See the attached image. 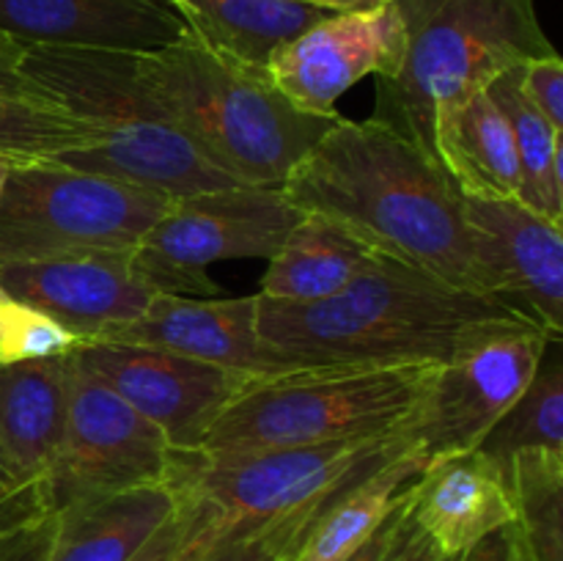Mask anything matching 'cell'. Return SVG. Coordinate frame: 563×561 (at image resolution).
I'll return each mask as SVG.
<instances>
[{
	"mask_svg": "<svg viewBox=\"0 0 563 561\" xmlns=\"http://www.w3.org/2000/svg\"><path fill=\"white\" fill-rule=\"evenodd\" d=\"M256 324L269 346L308 369L449 366L504 336L544 330L504 297L388 256L324 302L289 306L258 297Z\"/></svg>",
	"mask_w": 563,
	"mask_h": 561,
	"instance_id": "obj_1",
	"label": "cell"
},
{
	"mask_svg": "<svg viewBox=\"0 0 563 561\" xmlns=\"http://www.w3.org/2000/svg\"><path fill=\"white\" fill-rule=\"evenodd\" d=\"M280 190L300 212L335 220L383 256L493 295L473 253L465 196L383 121L341 119Z\"/></svg>",
	"mask_w": 563,
	"mask_h": 561,
	"instance_id": "obj_2",
	"label": "cell"
},
{
	"mask_svg": "<svg viewBox=\"0 0 563 561\" xmlns=\"http://www.w3.org/2000/svg\"><path fill=\"white\" fill-rule=\"evenodd\" d=\"M141 77L159 108L218 165L251 187H280L344 116L306 113L267 69L181 36L141 53Z\"/></svg>",
	"mask_w": 563,
	"mask_h": 561,
	"instance_id": "obj_3",
	"label": "cell"
},
{
	"mask_svg": "<svg viewBox=\"0 0 563 561\" xmlns=\"http://www.w3.org/2000/svg\"><path fill=\"white\" fill-rule=\"evenodd\" d=\"M20 72L93 132L97 143L58 163L148 187L168 198L240 185L159 108L141 77V53L22 47Z\"/></svg>",
	"mask_w": 563,
	"mask_h": 561,
	"instance_id": "obj_4",
	"label": "cell"
},
{
	"mask_svg": "<svg viewBox=\"0 0 563 561\" xmlns=\"http://www.w3.org/2000/svg\"><path fill=\"white\" fill-rule=\"evenodd\" d=\"M405 25V55L390 77H377L374 121L434 152V119L515 66L555 55L537 0H394ZM443 168V165H440Z\"/></svg>",
	"mask_w": 563,
	"mask_h": 561,
	"instance_id": "obj_5",
	"label": "cell"
},
{
	"mask_svg": "<svg viewBox=\"0 0 563 561\" xmlns=\"http://www.w3.org/2000/svg\"><path fill=\"white\" fill-rule=\"evenodd\" d=\"M407 427L374 438L289 446L214 460L176 454L170 484L185 515V537L176 561H198L223 539L251 534L297 512L319 509L357 479L416 446Z\"/></svg>",
	"mask_w": 563,
	"mask_h": 561,
	"instance_id": "obj_6",
	"label": "cell"
},
{
	"mask_svg": "<svg viewBox=\"0 0 563 561\" xmlns=\"http://www.w3.org/2000/svg\"><path fill=\"white\" fill-rule=\"evenodd\" d=\"M440 366H317L251 377L196 454L214 457L374 438L416 418Z\"/></svg>",
	"mask_w": 563,
	"mask_h": 561,
	"instance_id": "obj_7",
	"label": "cell"
},
{
	"mask_svg": "<svg viewBox=\"0 0 563 561\" xmlns=\"http://www.w3.org/2000/svg\"><path fill=\"white\" fill-rule=\"evenodd\" d=\"M174 198L64 163L11 165L0 196V264L135 253Z\"/></svg>",
	"mask_w": 563,
	"mask_h": 561,
	"instance_id": "obj_8",
	"label": "cell"
},
{
	"mask_svg": "<svg viewBox=\"0 0 563 561\" xmlns=\"http://www.w3.org/2000/svg\"><path fill=\"white\" fill-rule=\"evenodd\" d=\"M280 187L231 185L176 198L152 226L135 270L159 295L214 297L209 267L231 258H273L300 220Z\"/></svg>",
	"mask_w": 563,
	"mask_h": 561,
	"instance_id": "obj_9",
	"label": "cell"
},
{
	"mask_svg": "<svg viewBox=\"0 0 563 561\" xmlns=\"http://www.w3.org/2000/svg\"><path fill=\"white\" fill-rule=\"evenodd\" d=\"M176 454L152 421L82 369L71 352L64 435L44 473L53 509L86 495L170 484Z\"/></svg>",
	"mask_w": 563,
	"mask_h": 561,
	"instance_id": "obj_10",
	"label": "cell"
},
{
	"mask_svg": "<svg viewBox=\"0 0 563 561\" xmlns=\"http://www.w3.org/2000/svg\"><path fill=\"white\" fill-rule=\"evenodd\" d=\"M75 358L152 421L179 454H196L201 449L209 427L251 380V374L229 372L176 352L113 341L82 344Z\"/></svg>",
	"mask_w": 563,
	"mask_h": 561,
	"instance_id": "obj_11",
	"label": "cell"
},
{
	"mask_svg": "<svg viewBox=\"0 0 563 561\" xmlns=\"http://www.w3.org/2000/svg\"><path fill=\"white\" fill-rule=\"evenodd\" d=\"M550 341L553 336L544 330L504 336L434 372L407 427L427 465L482 446L489 429L528 388Z\"/></svg>",
	"mask_w": 563,
	"mask_h": 561,
	"instance_id": "obj_12",
	"label": "cell"
},
{
	"mask_svg": "<svg viewBox=\"0 0 563 561\" xmlns=\"http://www.w3.org/2000/svg\"><path fill=\"white\" fill-rule=\"evenodd\" d=\"M405 55L396 3L330 14L275 50L267 72L278 91L306 113H339L335 102L366 75L390 77Z\"/></svg>",
	"mask_w": 563,
	"mask_h": 561,
	"instance_id": "obj_13",
	"label": "cell"
},
{
	"mask_svg": "<svg viewBox=\"0 0 563 561\" xmlns=\"http://www.w3.org/2000/svg\"><path fill=\"white\" fill-rule=\"evenodd\" d=\"M473 253L489 292L563 336V231L517 198H467Z\"/></svg>",
	"mask_w": 563,
	"mask_h": 561,
	"instance_id": "obj_14",
	"label": "cell"
},
{
	"mask_svg": "<svg viewBox=\"0 0 563 561\" xmlns=\"http://www.w3.org/2000/svg\"><path fill=\"white\" fill-rule=\"evenodd\" d=\"M256 308V295L236 300L157 295L143 317L108 330L97 341L154 346L251 377H273L308 369L258 336Z\"/></svg>",
	"mask_w": 563,
	"mask_h": 561,
	"instance_id": "obj_15",
	"label": "cell"
},
{
	"mask_svg": "<svg viewBox=\"0 0 563 561\" xmlns=\"http://www.w3.org/2000/svg\"><path fill=\"white\" fill-rule=\"evenodd\" d=\"M0 286L86 344L135 322L159 295L141 278L132 253L0 264Z\"/></svg>",
	"mask_w": 563,
	"mask_h": 561,
	"instance_id": "obj_16",
	"label": "cell"
},
{
	"mask_svg": "<svg viewBox=\"0 0 563 561\" xmlns=\"http://www.w3.org/2000/svg\"><path fill=\"white\" fill-rule=\"evenodd\" d=\"M0 36L22 47L154 53L187 25L163 0H0Z\"/></svg>",
	"mask_w": 563,
	"mask_h": 561,
	"instance_id": "obj_17",
	"label": "cell"
},
{
	"mask_svg": "<svg viewBox=\"0 0 563 561\" xmlns=\"http://www.w3.org/2000/svg\"><path fill=\"white\" fill-rule=\"evenodd\" d=\"M410 512L445 559H462L515 522L509 473L478 449L434 460L410 487Z\"/></svg>",
	"mask_w": 563,
	"mask_h": 561,
	"instance_id": "obj_18",
	"label": "cell"
},
{
	"mask_svg": "<svg viewBox=\"0 0 563 561\" xmlns=\"http://www.w3.org/2000/svg\"><path fill=\"white\" fill-rule=\"evenodd\" d=\"M179 506L174 484L86 495L53 512L47 561H132Z\"/></svg>",
	"mask_w": 563,
	"mask_h": 561,
	"instance_id": "obj_19",
	"label": "cell"
},
{
	"mask_svg": "<svg viewBox=\"0 0 563 561\" xmlns=\"http://www.w3.org/2000/svg\"><path fill=\"white\" fill-rule=\"evenodd\" d=\"M383 258L350 229L324 215L302 212L284 245L269 258L258 297L289 306H311L341 295Z\"/></svg>",
	"mask_w": 563,
	"mask_h": 561,
	"instance_id": "obj_20",
	"label": "cell"
},
{
	"mask_svg": "<svg viewBox=\"0 0 563 561\" xmlns=\"http://www.w3.org/2000/svg\"><path fill=\"white\" fill-rule=\"evenodd\" d=\"M71 355L0 366V451L22 476H44L69 407Z\"/></svg>",
	"mask_w": 563,
	"mask_h": 561,
	"instance_id": "obj_21",
	"label": "cell"
},
{
	"mask_svg": "<svg viewBox=\"0 0 563 561\" xmlns=\"http://www.w3.org/2000/svg\"><path fill=\"white\" fill-rule=\"evenodd\" d=\"M434 152L462 196H520L515 141L504 113L487 91L473 94L460 108L434 119Z\"/></svg>",
	"mask_w": 563,
	"mask_h": 561,
	"instance_id": "obj_22",
	"label": "cell"
},
{
	"mask_svg": "<svg viewBox=\"0 0 563 561\" xmlns=\"http://www.w3.org/2000/svg\"><path fill=\"white\" fill-rule=\"evenodd\" d=\"M168 6L198 42L262 69L275 50L330 16L308 0H170Z\"/></svg>",
	"mask_w": 563,
	"mask_h": 561,
	"instance_id": "obj_23",
	"label": "cell"
},
{
	"mask_svg": "<svg viewBox=\"0 0 563 561\" xmlns=\"http://www.w3.org/2000/svg\"><path fill=\"white\" fill-rule=\"evenodd\" d=\"M427 468V460L410 446L377 471L357 479L324 504L286 561H344L388 520L401 495Z\"/></svg>",
	"mask_w": 563,
	"mask_h": 561,
	"instance_id": "obj_24",
	"label": "cell"
},
{
	"mask_svg": "<svg viewBox=\"0 0 563 561\" xmlns=\"http://www.w3.org/2000/svg\"><path fill=\"white\" fill-rule=\"evenodd\" d=\"M489 99L498 105L515 141L517 168H520V196L550 223H563V146L561 132L548 124L539 110L531 108L520 88V66L504 72L487 86Z\"/></svg>",
	"mask_w": 563,
	"mask_h": 561,
	"instance_id": "obj_25",
	"label": "cell"
},
{
	"mask_svg": "<svg viewBox=\"0 0 563 561\" xmlns=\"http://www.w3.org/2000/svg\"><path fill=\"white\" fill-rule=\"evenodd\" d=\"M506 473L531 561H563V451L522 449Z\"/></svg>",
	"mask_w": 563,
	"mask_h": 561,
	"instance_id": "obj_26",
	"label": "cell"
},
{
	"mask_svg": "<svg viewBox=\"0 0 563 561\" xmlns=\"http://www.w3.org/2000/svg\"><path fill=\"white\" fill-rule=\"evenodd\" d=\"M522 449L563 451L561 339L550 341L528 388L478 446V451L504 468L509 465L511 454Z\"/></svg>",
	"mask_w": 563,
	"mask_h": 561,
	"instance_id": "obj_27",
	"label": "cell"
},
{
	"mask_svg": "<svg viewBox=\"0 0 563 561\" xmlns=\"http://www.w3.org/2000/svg\"><path fill=\"white\" fill-rule=\"evenodd\" d=\"M97 143L93 132L58 102L0 94V160L9 165L58 163Z\"/></svg>",
	"mask_w": 563,
	"mask_h": 561,
	"instance_id": "obj_28",
	"label": "cell"
},
{
	"mask_svg": "<svg viewBox=\"0 0 563 561\" xmlns=\"http://www.w3.org/2000/svg\"><path fill=\"white\" fill-rule=\"evenodd\" d=\"M82 344L86 341L60 328L55 319L44 317L42 311L25 306L3 289L0 295V366L71 355Z\"/></svg>",
	"mask_w": 563,
	"mask_h": 561,
	"instance_id": "obj_29",
	"label": "cell"
},
{
	"mask_svg": "<svg viewBox=\"0 0 563 561\" xmlns=\"http://www.w3.org/2000/svg\"><path fill=\"white\" fill-rule=\"evenodd\" d=\"M322 509L324 506L297 512V515L269 522V526L256 528L251 534L223 539L212 550H207L198 561H286L295 553V548L300 544V539L306 537V531Z\"/></svg>",
	"mask_w": 563,
	"mask_h": 561,
	"instance_id": "obj_30",
	"label": "cell"
},
{
	"mask_svg": "<svg viewBox=\"0 0 563 561\" xmlns=\"http://www.w3.org/2000/svg\"><path fill=\"white\" fill-rule=\"evenodd\" d=\"M522 97L548 119L553 130H563V61L561 55L533 58L520 66Z\"/></svg>",
	"mask_w": 563,
	"mask_h": 561,
	"instance_id": "obj_31",
	"label": "cell"
},
{
	"mask_svg": "<svg viewBox=\"0 0 563 561\" xmlns=\"http://www.w3.org/2000/svg\"><path fill=\"white\" fill-rule=\"evenodd\" d=\"M53 542V515L0 531V561H47Z\"/></svg>",
	"mask_w": 563,
	"mask_h": 561,
	"instance_id": "obj_32",
	"label": "cell"
},
{
	"mask_svg": "<svg viewBox=\"0 0 563 561\" xmlns=\"http://www.w3.org/2000/svg\"><path fill=\"white\" fill-rule=\"evenodd\" d=\"M416 484V482H412ZM443 553L438 550V544L421 531L416 520H412L410 512V490H407V501L399 512V520H396L394 534H390V542L385 548L383 559L379 561H440Z\"/></svg>",
	"mask_w": 563,
	"mask_h": 561,
	"instance_id": "obj_33",
	"label": "cell"
},
{
	"mask_svg": "<svg viewBox=\"0 0 563 561\" xmlns=\"http://www.w3.org/2000/svg\"><path fill=\"white\" fill-rule=\"evenodd\" d=\"M460 561H531V556H528L517 522H509V526L498 528L489 537H484L482 542L473 544Z\"/></svg>",
	"mask_w": 563,
	"mask_h": 561,
	"instance_id": "obj_34",
	"label": "cell"
},
{
	"mask_svg": "<svg viewBox=\"0 0 563 561\" xmlns=\"http://www.w3.org/2000/svg\"><path fill=\"white\" fill-rule=\"evenodd\" d=\"M20 55L22 44L0 42V94H11V97H25V99H42V102H55L44 88H38L36 82L27 80L20 72Z\"/></svg>",
	"mask_w": 563,
	"mask_h": 561,
	"instance_id": "obj_35",
	"label": "cell"
},
{
	"mask_svg": "<svg viewBox=\"0 0 563 561\" xmlns=\"http://www.w3.org/2000/svg\"><path fill=\"white\" fill-rule=\"evenodd\" d=\"M181 537H185V515H181V509L176 506L170 520L143 544L141 553L132 561H176L181 550Z\"/></svg>",
	"mask_w": 563,
	"mask_h": 561,
	"instance_id": "obj_36",
	"label": "cell"
},
{
	"mask_svg": "<svg viewBox=\"0 0 563 561\" xmlns=\"http://www.w3.org/2000/svg\"><path fill=\"white\" fill-rule=\"evenodd\" d=\"M405 501H407V493L401 495V501H399V504H396V509L390 512L388 520H385L383 526H379L377 531H374L372 537H368L366 542H363L361 548L355 550V553L346 556L344 561H379V559H383V553H385V548H388L390 534H394L396 520H399V512H401V506H405Z\"/></svg>",
	"mask_w": 563,
	"mask_h": 561,
	"instance_id": "obj_37",
	"label": "cell"
},
{
	"mask_svg": "<svg viewBox=\"0 0 563 561\" xmlns=\"http://www.w3.org/2000/svg\"><path fill=\"white\" fill-rule=\"evenodd\" d=\"M308 3L319 6V9L330 11V14H350V11L379 9V6H388L394 0H308Z\"/></svg>",
	"mask_w": 563,
	"mask_h": 561,
	"instance_id": "obj_38",
	"label": "cell"
},
{
	"mask_svg": "<svg viewBox=\"0 0 563 561\" xmlns=\"http://www.w3.org/2000/svg\"><path fill=\"white\" fill-rule=\"evenodd\" d=\"M36 479V476H33ZM25 482H31V476H22L20 471H16L14 465H11L9 460L3 457V451H0V501L9 498L11 493H14L16 487H22Z\"/></svg>",
	"mask_w": 563,
	"mask_h": 561,
	"instance_id": "obj_39",
	"label": "cell"
},
{
	"mask_svg": "<svg viewBox=\"0 0 563 561\" xmlns=\"http://www.w3.org/2000/svg\"><path fill=\"white\" fill-rule=\"evenodd\" d=\"M9 168H11V165L0 160V196H3V187H5V176H9Z\"/></svg>",
	"mask_w": 563,
	"mask_h": 561,
	"instance_id": "obj_40",
	"label": "cell"
},
{
	"mask_svg": "<svg viewBox=\"0 0 563 561\" xmlns=\"http://www.w3.org/2000/svg\"><path fill=\"white\" fill-rule=\"evenodd\" d=\"M440 561H460V559H445V556H443V559H440Z\"/></svg>",
	"mask_w": 563,
	"mask_h": 561,
	"instance_id": "obj_41",
	"label": "cell"
},
{
	"mask_svg": "<svg viewBox=\"0 0 563 561\" xmlns=\"http://www.w3.org/2000/svg\"><path fill=\"white\" fill-rule=\"evenodd\" d=\"M0 42H5V36H0Z\"/></svg>",
	"mask_w": 563,
	"mask_h": 561,
	"instance_id": "obj_42",
	"label": "cell"
},
{
	"mask_svg": "<svg viewBox=\"0 0 563 561\" xmlns=\"http://www.w3.org/2000/svg\"><path fill=\"white\" fill-rule=\"evenodd\" d=\"M163 3H170V0H163Z\"/></svg>",
	"mask_w": 563,
	"mask_h": 561,
	"instance_id": "obj_43",
	"label": "cell"
}]
</instances>
